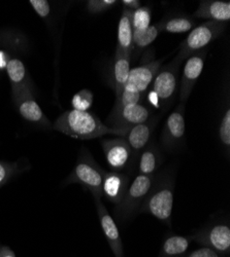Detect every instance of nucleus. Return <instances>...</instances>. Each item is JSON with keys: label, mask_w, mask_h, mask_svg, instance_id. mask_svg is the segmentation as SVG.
Listing matches in <instances>:
<instances>
[{"label": "nucleus", "mask_w": 230, "mask_h": 257, "mask_svg": "<svg viewBox=\"0 0 230 257\" xmlns=\"http://www.w3.org/2000/svg\"><path fill=\"white\" fill-rule=\"evenodd\" d=\"M52 128L81 140L95 139L104 135L124 137L129 131L124 128L110 127L104 124L94 113L74 109L62 113L52 124Z\"/></svg>", "instance_id": "f257e3e1"}, {"label": "nucleus", "mask_w": 230, "mask_h": 257, "mask_svg": "<svg viewBox=\"0 0 230 257\" xmlns=\"http://www.w3.org/2000/svg\"><path fill=\"white\" fill-rule=\"evenodd\" d=\"M162 62L163 59L151 61L130 70L128 79L124 85L123 92L116 99L113 110L109 116H113L118 113L125 105L140 103L143 94L147 92L154 79V76L160 69Z\"/></svg>", "instance_id": "f03ea898"}, {"label": "nucleus", "mask_w": 230, "mask_h": 257, "mask_svg": "<svg viewBox=\"0 0 230 257\" xmlns=\"http://www.w3.org/2000/svg\"><path fill=\"white\" fill-rule=\"evenodd\" d=\"M175 201L174 176L161 174L156 176L154 184L140 206L138 212L149 213L158 220L171 224Z\"/></svg>", "instance_id": "7ed1b4c3"}, {"label": "nucleus", "mask_w": 230, "mask_h": 257, "mask_svg": "<svg viewBox=\"0 0 230 257\" xmlns=\"http://www.w3.org/2000/svg\"><path fill=\"white\" fill-rule=\"evenodd\" d=\"M104 172L106 170L98 166L86 148H83L71 173L66 179V183H78L88 189L94 200H101Z\"/></svg>", "instance_id": "20e7f679"}, {"label": "nucleus", "mask_w": 230, "mask_h": 257, "mask_svg": "<svg viewBox=\"0 0 230 257\" xmlns=\"http://www.w3.org/2000/svg\"><path fill=\"white\" fill-rule=\"evenodd\" d=\"M155 178L156 175L145 176L137 174L135 176V178L129 183L122 201L116 205L114 212L118 219L121 221L129 219L135 212L139 210L154 184Z\"/></svg>", "instance_id": "39448f33"}, {"label": "nucleus", "mask_w": 230, "mask_h": 257, "mask_svg": "<svg viewBox=\"0 0 230 257\" xmlns=\"http://www.w3.org/2000/svg\"><path fill=\"white\" fill-rule=\"evenodd\" d=\"M182 62L183 60L177 55L172 62L166 64L163 67H160L151 83V91L156 95L159 106L162 109L167 108L176 97L179 69Z\"/></svg>", "instance_id": "423d86ee"}, {"label": "nucleus", "mask_w": 230, "mask_h": 257, "mask_svg": "<svg viewBox=\"0 0 230 257\" xmlns=\"http://www.w3.org/2000/svg\"><path fill=\"white\" fill-rule=\"evenodd\" d=\"M227 23L206 21L203 24L193 28L180 46L178 56L184 61L195 53L204 50L206 46L218 38L226 29Z\"/></svg>", "instance_id": "0eeeda50"}, {"label": "nucleus", "mask_w": 230, "mask_h": 257, "mask_svg": "<svg viewBox=\"0 0 230 257\" xmlns=\"http://www.w3.org/2000/svg\"><path fill=\"white\" fill-rule=\"evenodd\" d=\"M101 147L107 163L114 172H127L131 174L135 170L133 153L127 141L122 138L101 141Z\"/></svg>", "instance_id": "6e6552de"}, {"label": "nucleus", "mask_w": 230, "mask_h": 257, "mask_svg": "<svg viewBox=\"0 0 230 257\" xmlns=\"http://www.w3.org/2000/svg\"><path fill=\"white\" fill-rule=\"evenodd\" d=\"M191 241L199 243L221 255L230 252V226L228 223H216L206 226L191 235Z\"/></svg>", "instance_id": "1a4fd4ad"}, {"label": "nucleus", "mask_w": 230, "mask_h": 257, "mask_svg": "<svg viewBox=\"0 0 230 257\" xmlns=\"http://www.w3.org/2000/svg\"><path fill=\"white\" fill-rule=\"evenodd\" d=\"M185 105L180 103L167 117L161 134V144L166 151L178 148L185 137Z\"/></svg>", "instance_id": "9d476101"}, {"label": "nucleus", "mask_w": 230, "mask_h": 257, "mask_svg": "<svg viewBox=\"0 0 230 257\" xmlns=\"http://www.w3.org/2000/svg\"><path fill=\"white\" fill-rule=\"evenodd\" d=\"M152 112L151 107L145 106L142 103L127 104L118 113L108 117V126L129 130L134 125L149 120Z\"/></svg>", "instance_id": "9b49d317"}, {"label": "nucleus", "mask_w": 230, "mask_h": 257, "mask_svg": "<svg viewBox=\"0 0 230 257\" xmlns=\"http://www.w3.org/2000/svg\"><path fill=\"white\" fill-rule=\"evenodd\" d=\"M206 50H201L187 59L182 73V79L180 84V102L186 103L191 95L194 85L199 78L206 57Z\"/></svg>", "instance_id": "f8f14e48"}, {"label": "nucleus", "mask_w": 230, "mask_h": 257, "mask_svg": "<svg viewBox=\"0 0 230 257\" xmlns=\"http://www.w3.org/2000/svg\"><path fill=\"white\" fill-rule=\"evenodd\" d=\"M13 100L18 112L26 121L44 128H52V123L36 102L33 91H25Z\"/></svg>", "instance_id": "ddd939ff"}, {"label": "nucleus", "mask_w": 230, "mask_h": 257, "mask_svg": "<svg viewBox=\"0 0 230 257\" xmlns=\"http://www.w3.org/2000/svg\"><path fill=\"white\" fill-rule=\"evenodd\" d=\"M130 183V174L106 171L102 180V196L107 201L118 205L124 198Z\"/></svg>", "instance_id": "4468645a"}, {"label": "nucleus", "mask_w": 230, "mask_h": 257, "mask_svg": "<svg viewBox=\"0 0 230 257\" xmlns=\"http://www.w3.org/2000/svg\"><path fill=\"white\" fill-rule=\"evenodd\" d=\"M158 121H159V117H151L149 120L129 128L127 134L123 137L127 141V143L131 148V151L133 153V158L135 161V165H136V161L139 154L150 143V140L152 138L153 132L155 130Z\"/></svg>", "instance_id": "2eb2a0df"}, {"label": "nucleus", "mask_w": 230, "mask_h": 257, "mask_svg": "<svg viewBox=\"0 0 230 257\" xmlns=\"http://www.w3.org/2000/svg\"><path fill=\"white\" fill-rule=\"evenodd\" d=\"M94 201H95L96 210H97L101 228L103 230L104 235H106V239L109 243L111 250L113 251L115 257H123L124 255L123 243H122L119 229L115 220L110 215L109 211L107 210L106 206L103 205L101 200H94Z\"/></svg>", "instance_id": "dca6fc26"}, {"label": "nucleus", "mask_w": 230, "mask_h": 257, "mask_svg": "<svg viewBox=\"0 0 230 257\" xmlns=\"http://www.w3.org/2000/svg\"><path fill=\"white\" fill-rule=\"evenodd\" d=\"M6 70L12 87L13 99L25 91H33V83L28 70L20 59L11 58Z\"/></svg>", "instance_id": "f3484780"}, {"label": "nucleus", "mask_w": 230, "mask_h": 257, "mask_svg": "<svg viewBox=\"0 0 230 257\" xmlns=\"http://www.w3.org/2000/svg\"><path fill=\"white\" fill-rule=\"evenodd\" d=\"M193 17L214 22L228 23L230 20V3L221 0H202Z\"/></svg>", "instance_id": "a211bd4d"}, {"label": "nucleus", "mask_w": 230, "mask_h": 257, "mask_svg": "<svg viewBox=\"0 0 230 257\" xmlns=\"http://www.w3.org/2000/svg\"><path fill=\"white\" fill-rule=\"evenodd\" d=\"M162 162L161 153L156 143L151 142L139 154L136 161V171L139 175L152 176L155 175L156 171Z\"/></svg>", "instance_id": "6ab92c4d"}, {"label": "nucleus", "mask_w": 230, "mask_h": 257, "mask_svg": "<svg viewBox=\"0 0 230 257\" xmlns=\"http://www.w3.org/2000/svg\"><path fill=\"white\" fill-rule=\"evenodd\" d=\"M132 12L123 10L119 25L117 36V51L122 52L132 57L133 55V27L131 22Z\"/></svg>", "instance_id": "aec40b11"}, {"label": "nucleus", "mask_w": 230, "mask_h": 257, "mask_svg": "<svg viewBox=\"0 0 230 257\" xmlns=\"http://www.w3.org/2000/svg\"><path fill=\"white\" fill-rule=\"evenodd\" d=\"M130 60L131 56L123 54L120 51L116 50L115 61L113 66V74H112V84L115 90L116 99L123 92L124 85L126 83L129 73H130Z\"/></svg>", "instance_id": "412c9836"}, {"label": "nucleus", "mask_w": 230, "mask_h": 257, "mask_svg": "<svg viewBox=\"0 0 230 257\" xmlns=\"http://www.w3.org/2000/svg\"><path fill=\"white\" fill-rule=\"evenodd\" d=\"M190 238L171 234L164 239L159 257H186L190 246Z\"/></svg>", "instance_id": "4be33fe9"}, {"label": "nucleus", "mask_w": 230, "mask_h": 257, "mask_svg": "<svg viewBox=\"0 0 230 257\" xmlns=\"http://www.w3.org/2000/svg\"><path fill=\"white\" fill-rule=\"evenodd\" d=\"M160 32L159 24L151 25L143 31H133V52H135L136 55L140 54L143 49L148 48L158 37Z\"/></svg>", "instance_id": "5701e85b"}, {"label": "nucleus", "mask_w": 230, "mask_h": 257, "mask_svg": "<svg viewBox=\"0 0 230 257\" xmlns=\"http://www.w3.org/2000/svg\"><path fill=\"white\" fill-rule=\"evenodd\" d=\"M161 31L169 33H184L190 31L195 26V20L188 17H175L158 23Z\"/></svg>", "instance_id": "b1692460"}, {"label": "nucleus", "mask_w": 230, "mask_h": 257, "mask_svg": "<svg viewBox=\"0 0 230 257\" xmlns=\"http://www.w3.org/2000/svg\"><path fill=\"white\" fill-rule=\"evenodd\" d=\"M152 12L148 7H140L132 12L131 22L133 31H143L151 26Z\"/></svg>", "instance_id": "393cba45"}, {"label": "nucleus", "mask_w": 230, "mask_h": 257, "mask_svg": "<svg viewBox=\"0 0 230 257\" xmlns=\"http://www.w3.org/2000/svg\"><path fill=\"white\" fill-rule=\"evenodd\" d=\"M74 110L88 111L93 105V94L89 90H82L74 94L71 100Z\"/></svg>", "instance_id": "a878e982"}, {"label": "nucleus", "mask_w": 230, "mask_h": 257, "mask_svg": "<svg viewBox=\"0 0 230 257\" xmlns=\"http://www.w3.org/2000/svg\"><path fill=\"white\" fill-rule=\"evenodd\" d=\"M219 137L221 143L226 148V152L229 153L230 148V110L229 108L226 110L222 117V121L219 127Z\"/></svg>", "instance_id": "bb28decb"}, {"label": "nucleus", "mask_w": 230, "mask_h": 257, "mask_svg": "<svg viewBox=\"0 0 230 257\" xmlns=\"http://www.w3.org/2000/svg\"><path fill=\"white\" fill-rule=\"evenodd\" d=\"M119 4L117 0H89L87 2V10L90 14L98 15L110 10Z\"/></svg>", "instance_id": "cd10ccee"}, {"label": "nucleus", "mask_w": 230, "mask_h": 257, "mask_svg": "<svg viewBox=\"0 0 230 257\" xmlns=\"http://www.w3.org/2000/svg\"><path fill=\"white\" fill-rule=\"evenodd\" d=\"M18 165L16 163L0 162V187L8 183V181L16 174Z\"/></svg>", "instance_id": "c85d7f7f"}, {"label": "nucleus", "mask_w": 230, "mask_h": 257, "mask_svg": "<svg viewBox=\"0 0 230 257\" xmlns=\"http://www.w3.org/2000/svg\"><path fill=\"white\" fill-rule=\"evenodd\" d=\"M29 4L41 19H48L51 15V6L47 0H30Z\"/></svg>", "instance_id": "c756f323"}, {"label": "nucleus", "mask_w": 230, "mask_h": 257, "mask_svg": "<svg viewBox=\"0 0 230 257\" xmlns=\"http://www.w3.org/2000/svg\"><path fill=\"white\" fill-rule=\"evenodd\" d=\"M186 257H221V254L207 247H202L192 251L186 255Z\"/></svg>", "instance_id": "7c9ffc66"}, {"label": "nucleus", "mask_w": 230, "mask_h": 257, "mask_svg": "<svg viewBox=\"0 0 230 257\" xmlns=\"http://www.w3.org/2000/svg\"><path fill=\"white\" fill-rule=\"evenodd\" d=\"M122 5L124 7V10H128L130 12H134L141 7V3L138 2V0H123Z\"/></svg>", "instance_id": "2f4dec72"}, {"label": "nucleus", "mask_w": 230, "mask_h": 257, "mask_svg": "<svg viewBox=\"0 0 230 257\" xmlns=\"http://www.w3.org/2000/svg\"><path fill=\"white\" fill-rule=\"evenodd\" d=\"M0 257H16V255L10 247L0 246Z\"/></svg>", "instance_id": "473e14b6"}]
</instances>
